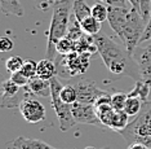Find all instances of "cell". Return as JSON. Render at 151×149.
Here are the masks:
<instances>
[{
  "instance_id": "1",
  "label": "cell",
  "mask_w": 151,
  "mask_h": 149,
  "mask_svg": "<svg viewBox=\"0 0 151 149\" xmlns=\"http://www.w3.org/2000/svg\"><path fill=\"white\" fill-rule=\"evenodd\" d=\"M94 43L97 46V51L101 56L104 64L112 74L127 75L134 81H143L141 77L136 60L133 55H130L127 48L120 47L106 34H97L94 35Z\"/></svg>"
},
{
  "instance_id": "2",
  "label": "cell",
  "mask_w": 151,
  "mask_h": 149,
  "mask_svg": "<svg viewBox=\"0 0 151 149\" xmlns=\"http://www.w3.org/2000/svg\"><path fill=\"white\" fill-rule=\"evenodd\" d=\"M73 15V3L70 0H57L52 7V20L48 30L47 58L56 60V44L57 41L66 36L71 23Z\"/></svg>"
},
{
  "instance_id": "3",
  "label": "cell",
  "mask_w": 151,
  "mask_h": 149,
  "mask_svg": "<svg viewBox=\"0 0 151 149\" xmlns=\"http://www.w3.org/2000/svg\"><path fill=\"white\" fill-rule=\"evenodd\" d=\"M119 134L128 145L139 143L151 148V101H143L139 113Z\"/></svg>"
},
{
  "instance_id": "4",
  "label": "cell",
  "mask_w": 151,
  "mask_h": 149,
  "mask_svg": "<svg viewBox=\"0 0 151 149\" xmlns=\"http://www.w3.org/2000/svg\"><path fill=\"white\" fill-rule=\"evenodd\" d=\"M146 25L147 20L143 18L139 10L134 8L130 9L128 20H127L124 29L122 31V35L119 36L130 55H133L138 44H141V39H142L143 33H145Z\"/></svg>"
},
{
  "instance_id": "5",
  "label": "cell",
  "mask_w": 151,
  "mask_h": 149,
  "mask_svg": "<svg viewBox=\"0 0 151 149\" xmlns=\"http://www.w3.org/2000/svg\"><path fill=\"white\" fill-rule=\"evenodd\" d=\"M62 87L63 86L58 79V75L50 79V100H52L50 102H52L54 113L57 116L61 131H67L76 123V121L73 116V108H71L73 105L66 104L60 96Z\"/></svg>"
},
{
  "instance_id": "6",
  "label": "cell",
  "mask_w": 151,
  "mask_h": 149,
  "mask_svg": "<svg viewBox=\"0 0 151 149\" xmlns=\"http://www.w3.org/2000/svg\"><path fill=\"white\" fill-rule=\"evenodd\" d=\"M93 53L84 52L79 53L76 51H73L71 53L61 56L60 60H54L57 65L58 77H75L78 74L87 71V68L89 66V58L92 57Z\"/></svg>"
},
{
  "instance_id": "7",
  "label": "cell",
  "mask_w": 151,
  "mask_h": 149,
  "mask_svg": "<svg viewBox=\"0 0 151 149\" xmlns=\"http://www.w3.org/2000/svg\"><path fill=\"white\" fill-rule=\"evenodd\" d=\"M19 113L23 117V119L29 123H39L45 119L47 110L44 105L36 99H32L30 96L25 97V100L19 105Z\"/></svg>"
},
{
  "instance_id": "8",
  "label": "cell",
  "mask_w": 151,
  "mask_h": 149,
  "mask_svg": "<svg viewBox=\"0 0 151 149\" xmlns=\"http://www.w3.org/2000/svg\"><path fill=\"white\" fill-rule=\"evenodd\" d=\"M71 108H73V116H74L75 121H76V123L104 127V124L101 123V121H99L98 116H97L94 105L76 101L75 104H73Z\"/></svg>"
},
{
  "instance_id": "9",
  "label": "cell",
  "mask_w": 151,
  "mask_h": 149,
  "mask_svg": "<svg viewBox=\"0 0 151 149\" xmlns=\"http://www.w3.org/2000/svg\"><path fill=\"white\" fill-rule=\"evenodd\" d=\"M75 88L78 92V101L84 104H92L94 105L96 101L105 95V91L98 88L94 82L89 81V79H83L75 83Z\"/></svg>"
},
{
  "instance_id": "10",
  "label": "cell",
  "mask_w": 151,
  "mask_h": 149,
  "mask_svg": "<svg viewBox=\"0 0 151 149\" xmlns=\"http://www.w3.org/2000/svg\"><path fill=\"white\" fill-rule=\"evenodd\" d=\"M133 58L136 60L138 65L141 77L143 81H150L151 79V44L143 47H137L133 52Z\"/></svg>"
},
{
  "instance_id": "11",
  "label": "cell",
  "mask_w": 151,
  "mask_h": 149,
  "mask_svg": "<svg viewBox=\"0 0 151 149\" xmlns=\"http://www.w3.org/2000/svg\"><path fill=\"white\" fill-rule=\"evenodd\" d=\"M129 12L130 9H128L127 7H109V25L118 36L122 35V31L128 20Z\"/></svg>"
},
{
  "instance_id": "12",
  "label": "cell",
  "mask_w": 151,
  "mask_h": 149,
  "mask_svg": "<svg viewBox=\"0 0 151 149\" xmlns=\"http://www.w3.org/2000/svg\"><path fill=\"white\" fill-rule=\"evenodd\" d=\"M31 95L48 97L50 96V81H45L39 77H34L29 81V84L25 86Z\"/></svg>"
},
{
  "instance_id": "13",
  "label": "cell",
  "mask_w": 151,
  "mask_h": 149,
  "mask_svg": "<svg viewBox=\"0 0 151 149\" xmlns=\"http://www.w3.org/2000/svg\"><path fill=\"white\" fill-rule=\"evenodd\" d=\"M12 148L14 149H60L52 147L48 143L37 139H29V137L19 136L12 141Z\"/></svg>"
},
{
  "instance_id": "14",
  "label": "cell",
  "mask_w": 151,
  "mask_h": 149,
  "mask_svg": "<svg viewBox=\"0 0 151 149\" xmlns=\"http://www.w3.org/2000/svg\"><path fill=\"white\" fill-rule=\"evenodd\" d=\"M58 70H57V65L56 61L49 60V58H44L37 62V71H36V77L45 79V81H50L52 78L57 77Z\"/></svg>"
},
{
  "instance_id": "15",
  "label": "cell",
  "mask_w": 151,
  "mask_h": 149,
  "mask_svg": "<svg viewBox=\"0 0 151 149\" xmlns=\"http://www.w3.org/2000/svg\"><path fill=\"white\" fill-rule=\"evenodd\" d=\"M73 15L78 22H83L85 18L92 16V7H89L83 0H75L73 3Z\"/></svg>"
},
{
  "instance_id": "16",
  "label": "cell",
  "mask_w": 151,
  "mask_h": 149,
  "mask_svg": "<svg viewBox=\"0 0 151 149\" xmlns=\"http://www.w3.org/2000/svg\"><path fill=\"white\" fill-rule=\"evenodd\" d=\"M0 8L5 15H12L16 17L23 16V8L19 0H0Z\"/></svg>"
},
{
  "instance_id": "17",
  "label": "cell",
  "mask_w": 151,
  "mask_h": 149,
  "mask_svg": "<svg viewBox=\"0 0 151 149\" xmlns=\"http://www.w3.org/2000/svg\"><path fill=\"white\" fill-rule=\"evenodd\" d=\"M151 91V86L149 84V82L146 81H137L134 88L132 89L128 96H133V97H138L141 101H147V96Z\"/></svg>"
},
{
  "instance_id": "18",
  "label": "cell",
  "mask_w": 151,
  "mask_h": 149,
  "mask_svg": "<svg viewBox=\"0 0 151 149\" xmlns=\"http://www.w3.org/2000/svg\"><path fill=\"white\" fill-rule=\"evenodd\" d=\"M101 23L102 22H99L94 17L91 16V17H88V18H85L83 22H80V26H81V29H83L84 34L94 36L101 33Z\"/></svg>"
},
{
  "instance_id": "19",
  "label": "cell",
  "mask_w": 151,
  "mask_h": 149,
  "mask_svg": "<svg viewBox=\"0 0 151 149\" xmlns=\"http://www.w3.org/2000/svg\"><path fill=\"white\" fill-rule=\"evenodd\" d=\"M60 96L65 102L70 104V105H73V104L78 101V92H76L75 86L73 84H65L60 92Z\"/></svg>"
},
{
  "instance_id": "20",
  "label": "cell",
  "mask_w": 151,
  "mask_h": 149,
  "mask_svg": "<svg viewBox=\"0 0 151 149\" xmlns=\"http://www.w3.org/2000/svg\"><path fill=\"white\" fill-rule=\"evenodd\" d=\"M1 88H3V97H1V100L14 97V96L18 95V93L21 92V89H22V87H19L18 84H16L12 79L5 81L4 83H3Z\"/></svg>"
},
{
  "instance_id": "21",
  "label": "cell",
  "mask_w": 151,
  "mask_h": 149,
  "mask_svg": "<svg viewBox=\"0 0 151 149\" xmlns=\"http://www.w3.org/2000/svg\"><path fill=\"white\" fill-rule=\"evenodd\" d=\"M143 101H141L138 97H133V96H128V100L125 102L124 112L128 114L129 117H136L139 113L141 108H142Z\"/></svg>"
},
{
  "instance_id": "22",
  "label": "cell",
  "mask_w": 151,
  "mask_h": 149,
  "mask_svg": "<svg viewBox=\"0 0 151 149\" xmlns=\"http://www.w3.org/2000/svg\"><path fill=\"white\" fill-rule=\"evenodd\" d=\"M92 17H94L99 22H104L109 17V5L105 3H96L92 7Z\"/></svg>"
},
{
  "instance_id": "23",
  "label": "cell",
  "mask_w": 151,
  "mask_h": 149,
  "mask_svg": "<svg viewBox=\"0 0 151 149\" xmlns=\"http://www.w3.org/2000/svg\"><path fill=\"white\" fill-rule=\"evenodd\" d=\"M56 51H57L58 55H61V56H65V55L71 53V52L74 51V41L71 39H68L67 36L62 38V39H60L57 41Z\"/></svg>"
},
{
  "instance_id": "24",
  "label": "cell",
  "mask_w": 151,
  "mask_h": 149,
  "mask_svg": "<svg viewBox=\"0 0 151 149\" xmlns=\"http://www.w3.org/2000/svg\"><path fill=\"white\" fill-rule=\"evenodd\" d=\"M23 62H25V60L21 56H12L5 61V68L11 74H13V73H17L21 70Z\"/></svg>"
},
{
  "instance_id": "25",
  "label": "cell",
  "mask_w": 151,
  "mask_h": 149,
  "mask_svg": "<svg viewBox=\"0 0 151 149\" xmlns=\"http://www.w3.org/2000/svg\"><path fill=\"white\" fill-rule=\"evenodd\" d=\"M128 100V95L123 92H116L111 95V106L116 110H124L125 102Z\"/></svg>"
},
{
  "instance_id": "26",
  "label": "cell",
  "mask_w": 151,
  "mask_h": 149,
  "mask_svg": "<svg viewBox=\"0 0 151 149\" xmlns=\"http://www.w3.org/2000/svg\"><path fill=\"white\" fill-rule=\"evenodd\" d=\"M21 71H22L23 74H25L29 79L36 77L37 62H35L34 60H31V58H29V60H25V62H23V65H22Z\"/></svg>"
},
{
  "instance_id": "27",
  "label": "cell",
  "mask_w": 151,
  "mask_h": 149,
  "mask_svg": "<svg viewBox=\"0 0 151 149\" xmlns=\"http://www.w3.org/2000/svg\"><path fill=\"white\" fill-rule=\"evenodd\" d=\"M11 79L16 83V84H18L19 87H25V86H27L29 84V81H30V79L27 78L21 70L17 71V73H13V74L11 75Z\"/></svg>"
},
{
  "instance_id": "28",
  "label": "cell",
  "mask_w": 151,
  "mask_h": 149,
  "mask_svg": "<svg viewBox=\"0 0 151 149\" xmlns=\"http://www.w3.org/2000/svg\"><path fill=\"white\" fill-rule=\"evenodd\" d=\"M139 12L143 18L149 21L151 16V0H139Z\"/></svg>"
},
{
  "instance_id": "29",
  "label": "cell",
  "mask_w": 151,
  "mask_h": 149,
  "mask_svg": "<svg viewBox=\"0 0 151 149\" xmlns=\"http://www.w3.org/2000/svg\"><path fill=\"white\" fill-rule=\"evenodd\" d=\"M13 47H14L13 40L9 39L8 36H3L0 39V51L1 52H11L13 49Z\"/></svg>"
},
{
  "instance_id": "30",
  "label": "cell",
  "mask_w": 151,
  "mask_h": 149,
  "mask_svg": "<svg viewBox=\"0 0 151 149\" xmlns=\"http://www.w3.org/2000/svg\"><path fill=\"white\" fill-rule=\"evenodd\" d=\"M57 0H36V8L40 10H48Z\"/></svg>"
},
{
  "instance_id": "31",
  "label": "cell",
  "mask_w": 151,
  "mask_h": 149,
  "mask_svg": "<svg viewBox=\"0 0 151 149\" xmlns=\"http://www.w3.org/2000/svg\"><path fill=\"white\" fill-rule=\"evenodd\" d=\"M151 39V16L149 21H147V25H146V29H145V33H143L142 35V39H141V43H143V41L146 40H150Z\"/></svg>"
},
{
  "instance_id": "32",
  "label": "cell",
  "mask_w": 151,
  "mask_h": 149,
  "mask_svg": "<svg viewBox=\"0 0 151 149\" xmlns=\"http://www.w3.org/2000/svg\"><path fill=\"white\" fill-rule=\"evenodd\" d=\"M109 7H125V1L128 0H101Z\"/></svg>"
},
{
  "instance_id": "33",
  "label": "cell",
  "mask_w": 151,
  "mask_h": 149,
  "mask_svg": "<svg viewBox=\"0 0 151 149\" xmlns=\"http://www.w3.org/2000/svg\"><path fill=\"white\" fill-rule=\"evenodd\" d=\"M147 148H150V147H147L145 144H139V143H133L128 145V149H147Z\"/></svg>"
},
{
  "instance_id": "34",
  "label": "cell",
  "mask_w": 151,
  "mask_h": 149,
  "mask_svg": "<svg viewBox=\"0 0 151 149\" xmlns=\"http://www.w3.org/2000/svg\"><path fill=\"white\" fill-rule=\"evenodd\" d=\"M128 1H129V4L132 5V8L139 10V0H128Z\"/></svg>"
},
{
  "instance_id": "35",
  "label": "cell",
  "mask_w": 151,
  "mask_h": 149,
  "mask_svg": "<svg viewBox=\"0 0 151 149\" xmlns=\"http://www.w3.org/2000/svg\"><path fill=\"white\" fill-rule=\"evenodd\" d=\"M84 149H97V148H94V147H87V148H84Z\"/></svg>"
},
{
  "instance_id": "36",
  "label": "cell",
  "mask_w": 151,
  "mask_h": 149,
  "mask_svg": "<svg viewBox=\"0 0 151 149\" xmlns=\"http://www.w3.org/2000/svg\"><path fill=\"white\" fill-rule=\"evenodd\" d=\"M146 82H149V84L151 86V79H150V81H146Z\"/></svg>"
}]
</instances>
